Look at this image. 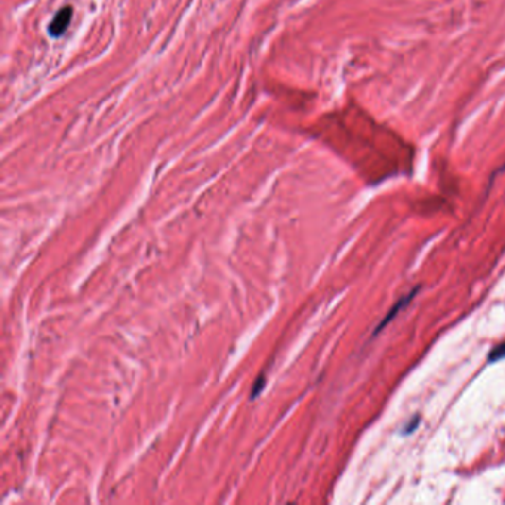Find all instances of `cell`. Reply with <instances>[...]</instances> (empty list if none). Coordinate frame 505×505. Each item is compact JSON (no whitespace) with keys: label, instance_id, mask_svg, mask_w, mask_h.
Returning a JSON list of instances; mask_svg holds the SVG:
<instances>
[{"label":"cell","instance_id":"cell-1","mask_svg":"<svg viewBox=\"0 0 505 505\" xmlns=\"http://www.w3.org/2000/svg\"><path fill=\"white\" fill-rule=\"evenodd\" d=\"M71 12H73L71 8L66 6L55 15V18L52 19V22L49 25V34L52 37H59L61 34H64V32L67 30V27L71 21Z\"/></svg>","mask_w":505,"mask_h":505},{"label":"cell","instance_id":"cell-2","mask_svg":"<svg viewBox=\"0 0 505 505\" xmlns=\"http://www.w3.org/2000/svg\"><path fill=\"white\" fill-rule=\"evenodd\" d=\"M417 290H418V287H417V289H413V290H412L409 295L403 296V298H402L399 303H396V304H394V307H393V308L388 311V314L385 316V317L382 319V321L378 324V328H376V331H375V335H376L378 332H381V331L385 328V326H387V324H388V323H390V321H391V320H393V319H394V317H396V316H397V314H399V313H400V311H402V310H403V308H404V307H406V305H407L410 301H412L413 296L417 295Z\"/></svg>","mask_w":505,"mask_h":505},{"label":"cell","instance_id":"cell-3","mask_svg":"<svg viewBox=\"0 0 505 505\" xmlns=\"http://www.w3.org/2000/svg\"><path fill=\"white\" fill-rule=\"evenodd\" d=\"M502 359H505V341L501 342V344H498L495 348L490 350L489 357H488V362H489V363H496V362H499V360H502Z\"/></svg>","mask_w":505,"mask_h":505},{"label":"cell","instance_id":"cell-4","mask_svg":"<svg viewBox=\"0 0 505 505\" xmlns=\"http://www.w3.org/2000/svg\"><path fill=\"white\" fill-rule=\"evenodd\" d=\"M418 421H420V418H418V417H415V418H413V420L410 421V424H407V425L404 427V430H403V434H409V433H412V431H413L415 428H417V427H418V424H420Z\"/></svg>","mask_w":505,"mask_h":505}]
</instances>
